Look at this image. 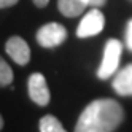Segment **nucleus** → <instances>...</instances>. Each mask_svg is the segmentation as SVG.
Returning <instances> with one entry per match:
<instances>
[{"label":"nucleus","mask_w":132,"mask_h":132,"mask_svg":"<svg viewBox=\"0 0 132 132\" xmlns=\"http://www.w3.org/2000/svg\"><path fill=\"white\" fill-rule=\"evenodd\" d=\"M29 96L40 107H46L50 103V89L46 80L42 73H32L29 78Z\"/></svg>","instance_id":"5"},{"label":"nucleus","mask_w":132,"mask_h":132,"mask_svg":"<svg viewBox=\"0 0 132 132\" xmlns=\"http://www.w3.org/2000/svg\"><path fill=\"white\" fill-rule=\"evenodd\" d=\"M122 118L124 111L121 105L113 99L92 100L83 110L75 126L77 132H111L115 130Z\"/></svg>","instance_id":"1"},{"label":"nucleus","mask_w":132,"mask_h":132,"mask_svg":"<svg viewBox=\"0 0 132 132\" xmlns=\"http://www.w3.org/2000/svg\"><path fill=\"white\" fill-rule=\"evenodd\" d=\"M19 0H0V8H6V6H13L14 3H18Z\"/></svg>","instance_id":"12"},{"label":"nucleus","mask_w":132,"mask_h":132,"mask_svg":"<svg viewBox=\"0 0 132 132\" xmlns=\"http://www.w3.org/2000/svg\"><path fill=\"white\" fill-rule=\"evenodd\" d=\"M40 130L42 132H64V126L61 124V121L57 118H54L51 115H46L40 119Z\"/></svg>","instance_id":"9"},{"label":"nucleus","mask_w":132,"mask_h":132,"mask_svg":"<svg viewBox=\"0 0 132 132\" xmlns=\"http://www.w3.org/2000/svg\"><path fill=\"white\" fill-rule=\"evenodd\" d=\"M11 81H13V70L0 56V86H8V84H11Z\"/></svg>","instance_id":"10"},{"label":"nucleus","mask_w":132,"mask_h":132,"mask_svg":"<svg viewBox=\"0 0 132 132\" xmlns=\"http://www.w3.org/2000/svg\"><path fill=\"white\" fill-rule=\"evenodd\" d=\"M126 45H127V48L132 51V19L127 22V29H126Z\"/></svg>","instance_id":"11"},{"label":"nucleus","mask_w":132,"mask_h":132,"mask_svg":"<svg viewBox=\"0 0 132 132\" xmlns=\"http://www.w3.org/2000/svg\"><path fill=\"white\" fill-rule=\"evenodd\" d=\"M103 26H105L103 13L99 11L97 6H94L92 10H89L86 14L83 16L81 22L78 24L77 37H80V38H88V37L97 35V34H100L103 30Z\"/></svg>","instance_id":"4"},{"label":"nucleus","mask_w":132,"mask_h":132,"mask_svg":"<svg viewBox=\"0 0 132 132\" xmlns=\"http://www.w3.org/2000/svg\"><path fill=\"white\" fill-rule=\"evenodd\" d=\"M88 5H89V0H57L59 11L65 18L80 16Z\"/></svg>","instance_id":"8"},{"label":"nucleus","mask_w":132,"mask_h":132,"mask_svg":"<svg viewBox=\"0 0 132 132\" xmlns=\"http://www.w3.org/2000/svg\"><path fill=\"white\" fill-rule=\"evenodd\" d=\"M5 50L18 65H26L30 59V48L21 37H11L5 43Z\"/></svg>","instance_id":"6"},{"label":"nucleus","mask_w":132,"mask_h":132,"mask_svg":"<svg viewBox=\"0 0 132 132\" xmlns=\"http://www.w3.org/2000/svg\"><path fill=\"white\" fill-rule=\"evenodd\" d=\"M67 38V29L59 22H50L37 32V42L43 48H56Z\"/></svg>","instance_id":"3"},{"label":"nucleus","mask_w":132,"mask_h":132,"mask_svg":"<svg viewBox=\"0 0 132 132\" xmlns=\"http://www.w3.org/2000/svg\"><path fill=\"white\" fill-rule=\"evenodd\" d=\"M113 89L119 96H132V64L121 69L115 80H113Z\"/></svg>","instance_id":"7"},{"label":"nucleus","mask_w":132,"mask_h":132,"mask_svg":"<svg viewBox=\"0 0 132 132\" xmlns=\"http://www.w3.org/2000/svg\"><path fill=\"white\" fill-rule=\"evenodd\" d=\"M48 2H50V0H34V3H35L37 6H38V8L46 6V5H48Z\"/></svg>","instance_id":"14"},{"label":"nucleus","mask_w":132,"mask_h":132,"mask_svg":"<svg viewBox=\"0 0 132 132\" xmlns=\"http://www.w3.org/2000/svg\"><path fill=\"white\" fill-rule=\"evenodd\" d=\"M105 2H107V0H89V5L91 6H103V5H105Z\"/></svg>","instance_id":"13"},{"label":"nucleus","mask_w":132,"mask_h":132,"mask_svg":"<svg viewBox=\"0 0 132 132\" xmlns=\"http://www.w3.org/2000/svg\"><path fill=\"white\" fill-rule=\"evenodd\" d=\"M122 54V45L116 38H110L105 43V51H103V59L97 70V75L100 80H108L111 75H115L119 67V59Z\"/></svg>","instance_id":"2"},{"label":"nucleus","mask_w":132,"mask_h":132,"mask_svg":"<svg viewBox=\"0 0 132 132\" xmlns=\"http://www.w3.org/2000/svg\"><path fill=\"white\" fill-rule=\"evenodd\" d=\"M3 127V119H2V116H0V129Z\"/></svg>","instance_id":"15"}]
</instances>
